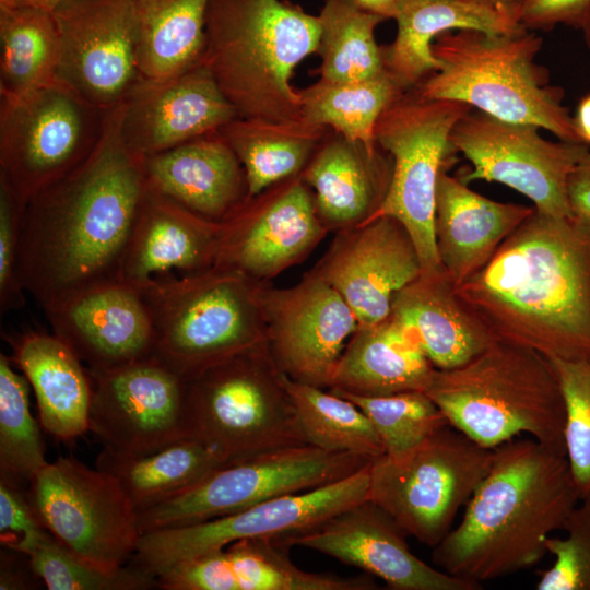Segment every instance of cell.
I'll return each mask as SVG.
<instances>
[{
  "mask_svg": "<svg viewBox=\"0 0 590 590\" xmlns=\"http://www.w3.org/2000/svg\"><path fill=\"white\" fill-rule=\"evenodd\" d=\"M283 538H252L180 562L157 575L165 590H374L371 576L309 573L288 556Z\"/></svg>",
  "mask_w": 590,
  "mask_h": 590,
  "instance_id": "cb8c5ba5",
  "label": "cell"
},
{
  "mask_svg": "<svg viewBox=\"0 0 590 590\" xmlns=\"http://www.w3.org/2000/svg\"><path fill=\"white\" fill-rule=\"evenodd\" d=\"M435 369L389 315L374 324H358L338 361L329 389L366 397L425 392Z\"/></svg>",
  "mask_w": 590,
  "mask_h": 590,
  "instance_id": "1f68e13d",
  "label": "cell"
},
{
  "mask_svg": "<svg viewBox=\"0 0 590 590\" xmlns=\"http://www.w3.org/2000/svg\"><path fill=\"white\" fill-rule=\"evenodd\" d=\"M187 437L228 463L308 445L267 345L249 350L187 379Z\"/></svg>",
  "mask_w": 590,
  "mask_h": 590,
  "instance_id": "ba28073f",
  "label": "cell"
},
{
  "mask_svg": "<svg viewBox=\"0 0 590 590\" xmlns=\"http://www.w3.org/2000/svg\"><path fill=\"white\" fill-rule=\"evenodd\" d=\"M435 39L438 68L418 84L420 96L462 102L497 119L585 143L562 103L564 91L548 83L547 72L534 60L542 47L539 35L527 28L508 35L457 30Z\"/></svg>",
  "mask_w": 590,
  "mask_h": 590,
  "instance_id": "8992f818",
  "label": "cell"
},
{
  "mask_svg": "<svg viewBox=\"0 0 590 590\" xmlns=\"http://www.w3.org/2000/svg\"><path fill=\"white\" fill-rule=\"evenodd\" d=\"M565 402V451L579 499L590 500V357L548 358Z\"/></svg>",
  "mask_w": 590,
  "mask_h": 590,
  "instance_id": "7bdbcfd3",
  "label": "cell"
},
{
  "mask_svg": "<svg viewBox=\"0 0 590 590\" xmlns=\"http://www.w3.org/2000/svg\"><path fill=\"white\" fill-rule=\"evenodd\" d=\"M567 196L573 215L590 223V151L582 156L570 173Z\"/></svg>",
  "mask_w": 590,
  "mask_h": 590,
  "instance_id": "c3c4849f",
  "label": "cell"
},
{
  "mask_svg": "<svg viewBox=\"0 0 590 590\" xmlns=\"http://www.w3.org/2000/svg\"><path fill=\"white\" fill-rule=\"evenodd\" d=\"M119 108L121 139L142 157L217 132L238 117L203 62L169 78H141Z\"/></svg>",
  "mask_w": 590,
  "mask_h": 590,
  "instance_id": "603a6c76",
  "label": "cell"
},
{
  "mask_svg": "<svg viewBox=\"0 0 590 590\" xmlns=\"http://www.w3.org/2000/svg\"><path fill=\"white\" fill-rule=\"evenodd\" d=\"M88 371V432L104 450L142 456L187 437V379L156 355Z\"/></svg>",
  "mask_w": 590,
  "mask_h": 590,
  "instance_id": "2e32d148",
  "label": "cell"
},
{
  "mask_svg": "<svg viewBox=\"0 0 590 590\" xmlns=\"http://www.w3.org/2000/svg\"><path fill=\"white\" fill-rule=\"evenodd\" d=\"M391 75L381 74L357 82L319 81L299 92L303 121L320 128L331 126L344 139L375 153V128L384 110L401 94Z\"/></svg>",
  "mask_w": 590,
  "mask_h": 590,
  "instance_id": "8d00e7d4",
  "label": "cell"
},
{
  "mask_svg": "<svg viewBox=\"0 0 590 590\" xmlns=\"http://www.w3.org/2000/svg\"><path fill=\"white\" fill-rule=\"evenodd\" d=\"M60 36L57 82L111 110L141 79L133 0H63L54 10Z\"/></svg>",
  "mask_w": 590,
  "mask_h": 590,
  "instance_id": "ac0fdd59",
  "label": "cell"
},
{
  "mask_svg": "<svg viewBox=\"0 0 590 590\" xmlns=\"http://www.w3.org/2000/svg\"><path fill=\"white\" fill-rule=\"evenodd\" d=\"M343 141L327 144L300 177L314 189L318 216L329 232L370 220L381 205L392 176V161Z\"/></svg>",
  "mask_w": 590,
  "mask_h": 590,
  "instance_id": "4dcf8cb0",
  "label": "cell"
},
{
  "mask_svg": "<svg viewBox=\"0 0 590 590\" xmlns=\"http://www.w3.org/2000/svg\"><path fill=\"white\" fill-rule=\"evenodd\" d=\"M539 127L509 122L472 108L457 122L450 134L455 150L471 162L464 184L496 181L510 187L533 202L541 213L574 216L567 196L570 173L589 152L580 142L548 141Z\"/></svg>",
  "mask_w": 590,
  "mask_h": 590,
  "instance_id": "9a60e30c",
  "label": "cell"
},
{
  "mask_svg": "<svg viewBox=\"0 0 590 590\" xmlns=\"http://www.w3.org/2000/svg\"><path fill=\"white\" fill-rule=\"evenodd\" d=\"M470 109L462 102L401 93L375 128L376 143L390 154L393 166L387 194L371 219L387 215L403 224L425 273L442 269L434 231L437 180L453 149L451 131Z\"/></svg>",
  "mask_w": 590,
  "mask_h": 590,
  "instance_id": "30bf717a",
  "label": "cell"
},
{
  "mask_svg": "<svg viewBox=\"0 0 590 590\" xmlns=\"http://www.w3.org/2000/svg\"><path fill=\"white\" fill-rule=\"evenodd\" d=\"M493 450L461 521L432 554L437 568L477 586L538 564L580 502L566 456L530 437Z\"/></svg>",
  "mask_w": 590,
  "mask_h": 590,
  "instance_id": "3957f363",
  "label": "cell"
},
{
  "mask_svg": "<svg viewBox=\"0 0 590 590\" xmlns=\"http://www.w3.org/2000/svg\"><path fill=\"white\" fill-rule=\"evenodd\" d=\"M310 271L344 298L358 324L367 326L389 317L394 295L422 273V266L408 229L382 215L335 232Z\"/></svg>",
  "mask_w": 590,
  "mask_h": 590,
  "instance_id": "ffe728a7",
  "label": "cell"
},
{
  "mask_svg": "<svg viewBox=\"0 0 590 590\" xmlns=\"http://www.w3.org/2000/svg\"><path fill=\"white\" fill-rule=\"evenodd\" d=\"M219 132L243 165L249 199L300 175L309 162L319 128L304 121L271 123L237 117Z\"/></svg>",
  "mask_w": 590,
  "mask_h": 590,
  "instance_id": "d590c367",
  "label": "cell"
},
{
  "mask_svg": "<svg viewBox=\"0 0 590 590\" xmlns=\"http://www.w3.org/2000/svg\"><path fill=\"white\" fill-rule=\"evenodd\" d=\"M565 538L546 540L553 565L539 573L538 590H590V500H580L565 522Z\"/></svg>",
  "mask_w": 590,
  "mask_h": 590,
  "instance_id": "ee69618b",
  "label": "cell"
},
{
  "mask_svg": "<svg viewBox=\"0 0 590 590\" xmlns=\"http://www.w3.org/2000/svg\"><path fill=\"white\" fill-rule=\"evenodd\" d=\"M143 166L150 189L213 222L248 199L243 165L219 131L145 156Z\"/></svg>",
  "mask_w": 590,
  "mask_h": 590,
  "instance_id": "d4e9b609",
  "label": "cell"
},
{
  "mask_svg": "<svg viewBox=\"0 0 590 590\" xmlns=\"http://www.w3.org/2000/svg\"><path fill=\"white\" fill-rule=\"evenodd\" d=\"M392 19L398 32L382 51L386 71L403 90L421 83L438 68L433 39L453 30L514 34L526 28L519 11L472 0H399Z\"/></svg>",
  "mask_w": 590,
  "mask_h": 590,
  "instance_id": "f1b7e54d",
  "label": "cell"
},
{
  "mask_svg": "<svg viewBox=\"0 0 590 590\" xmlns=\"http://www.w3.org/2000/svg\"><path fill=\"white\" fill-rule=\"evenodd\" d=\"M24 205L0 186V312L25 305V291L17 274L21 221Z\"/></svg>",
  "mask_w": 590,
  "mask_h": 590,
  "instance_id": "f6af8a7d",
  "label": "cell"
},
{
  "mask_svg": "<svg viewBox=\"0 0 590 590\" xmlns=\"http://www.w3.org/2000/svg\"><path fill=\"white\" fill-rule=\"evenodd\" d=\"M7 340L35 394L42 427L64 442L88 432L91 376L73 351L52 332L27 330Z\"/></svg>",
  "mask_w": 590,
  "mask_h": 590,
  "instance_id": "f546056e",
  "label": "cell"
},
{
  "mask_svg": "<svg viewBox=\"0 0 590 590\" xmlns=\"http://www.w3.org/2000/svg\"><path fill=\"white\" fill-rule=\"evenodd\" d=\"M146 189L143 157L121 139L118 105L92 153L24 204L17 274L25 293L44 309L73 292L121 280Z\"/></svg>",
  "mask_w": 590,
  "mask_h": 590,
  "instance_id": "6da1fadb",
  "label": "cell"
},
{
  "mask_svg": "<svg viewBox=\"0 0 590 590\" xmlns=\"http://www.w3.org/2000/svg\"><path fill=\"white\" fill-rule=\"evenodd\" d=\"M210 0H133L141 78L164 79L202 62Z\"/></svg>",
  "mask_w": 590,
  "mask_h": 590,
  "instance_id": "d6a6232c",
  "label": "cell"
},
{
  "mask_svg": "<svg viewBox=\"0 0 590 590\" xmlns=\"http://www.w3.org/2000/svg\"><path fill=\"white\" fill-rule=\"evenodd\" d=\"M494 457L449 424L399 456L369 463L368 499L418 542L436 546L473 495Z\"/></svg>",
  "mask_w": 590,
  "mask_h": 590,
  "instance_id": "9c48e42d",
  "label": "cell"
},
{
  "mask_svg": "<svg viewBox=\"0 0 590 590\" xmlns=\"http://www.w3.org/2000/svg\"><path fill=\"white\" fill-rule=\"evenodd\" d=\"M331 391L352 401L367 415L382 444L385 455L389 457H399L410 451L448 425L441 411L424 391L378 397Z\"/></svg>",
  "mask_w": 590,
  "mask_h": 590,
  "instance_id": "b9f144b4",
  "label": "cell"
},
{
  "mask_svg": "<svg viewBox=\"0 0 590 590\" xmlns=\"http://www.w3.org/2000/svg\"><path fill=\"white\" fill-rule=\"evenodd\" d=\"M8 548L26 555L34 574L49 590H148L158 587L156 577L131 563L106 569L83 559L45 528Z\"/></svg>",
  "mask_w": 590,
  "mask_h": 590,
  "instance_id": "ab89813d",
  "label": "cell"
},
{
  "mask_svg": "<svg viewBox=\"0 0 590 590\" xmlns=\"http://www.w3.org/2000/svg\"><path fill=\"white\" fill-rule=\"evenodd\" d=\"M59 61L52 11L0 5V97H21L56 83Z\"/></svg>",
  "mask_w": 590,
  "mask_h": 590,
  "instance_id": "e575fe53",
  "label": "cell"
},
{
  "mask_svg": "<svg viewBox=\"0 0 590 590\" xmlns=\"http://www.w3.org/2000/svg\"><path fill=\"white\" fill-rule=\"evenodd\" d=\"M28 496L43 527L83 559L117 569L133 556L138 512L113 474L59 457L31 481Z\"/></svg>",
  "mask_w": 590,
  "mask_h": 590,
  "instance_id": "4fadbf2b",
  "label": "cell"
},
{
  "mask_svg": "<svg viewBox=\"0 0 590 590\" xmlns=\"http://www.w3.org/2000/svg\"><path fill=\"white\" fill-rule=\"evenodd\" d=\"M284 381L308 445L370 460L385 453L371 422L352 401L285 375Z\"/></svg>",
  "mask_w": 590,
  "mask_h": 590,
  "instance_id": "f35d334b",
  "label": "cell"
},
{
  "mask_svg": "<svg viewBox=\"0 0 590 590\" xmlns=\"http://www.w3.org/2000/svg\"><path fill=\"white\" fill-rule=\"evenodd\" d=\"M221 223L206 220L148 187L125 256L121 280L141 287L173 271L215 264Z\"/></svg>",
  "mask_w": 590,
  "mask_h": 590,
  "instance_id": "484cf974",
  "label": "cell"
},
{
  "mask_svg": "<svg viewBox=\"0 0 590 590\" xmlns=\"http://www.w3.org/2000/svg\"><path fill=\"white\" fill-rule=\"evenodd\" d=\"M63 0H0V5L36 7L52 11Z\"/></svg>",
  "mask_w": 590,
  "mask_h": 590,
  "instance_id": "f5cc1de1",
  "label": "cell"
},
{
  "mask_svg": "<svg viewBox=\"0 0 590 590\" xmlns=\"http://www.w3.org/2000/svg\"><path fill=\"white\" fill-rule=\"evenodd\" d=\"M534 206L491 200L440 172L434 231L440 267L459 285L480 271Z\"/></svg>",
  "mask_w": 590,
  "mask_h": 590,
  "instance_id": "4316f807",
  "label": "cell"
},
{
  "mask_svg": "<svg viewBox=\"0 0 590 590\" xmlns=\"http://www.w3.org/2000/svg\"><path fill=\"white\" fill-rule=\"evenodd\" d=\"M0 354V476L31 483L48 462L37 421L30 409V384Z\"/></svg>",
  "mask_w": 590,
  "mask_h": 590,
  "instance_id": "60d3db41",
  "label": "cell"
},
{
  "mask_svg": "<svg viewBox=\"0 0 590 590\" xmlns=\"http://www.w3.org/2000/svg\"><path fill=\"white\" fill-rule=\"evenodd\" d=\"M17 552L8 547L1 552V590L32 588L28 574H34V571L32 568L22 569V563L15 560Z\"/></svg>",
  "mask_w": 590,
  "mask_h": 590,
  "instance_id": "681fc988",
  "label": "cell"
},
{
  "mask_svg": "<svg viewBox=\"0 0 590 590\" xmlns=\"http://www.w3.org/2000/svg\"><path fill=\"white\" fill-rule=\"evenodd\" d=\"M455 292L496 341L590 357V223L534 208Z\"/></svg>",
  "mask_w": 590,
  "mask_h": 590,
  "instance_id": "7a4b0ae2",
  "label": "cell"
},
{
  "mask_svg": "<svg viewBox=\"0 0 590 590\" xmlns=\"http://www.w3.org/2000/svg\"><path fill=\"white\" fill-rule=\"evenodd\" d=\"M22 485L0 476V539L4 547L44 529Z\"/></svg>",
  "mask_w": 590,
  "mask_h": 590,
  "instance_id": "bcb514c9",
  "label": "cell"
},
{
  "mask_svg": "<svg viewBox=\"0 0 590 590\" xmlns=\"http://www.w3.org/2000/svg\"><path fill=\"white\" fill-rule=\"evenodd\" d=\"M590 0H523L520 23L528 30L550 31L564 24L580 27Z\"/></svg>",
  "mask_w": 590,
  "mask_h": 590,
  "instance_id": "7dc6e473",
  "label": "cell"
},
{
  "mask_svg": "<svg viewBox=\"0 0 590 590\" xmlns=\"http://www.w3.org/2000/svg\"><path fill=\"white\" fill-rule=\"evenodd\" d=\"M408 535L378 505L359 502L285 542L331 556L385 581L392 590H476L481 587L427 565Z\"/></svg>",
  "mask_w": 590,
  "mask_h": 590,
  "instance_id": "7402d4cb",
  "label": "cell"
},
{
  "mask_svg": "<svg viewBox=\"0 0 590 590\" xmlns=\"http://www.w3.org/2000/svg\"><path fill=\"white\" fill-rule=\"evenodd\" d=\"M472 1L493 5V7L515 9L519 11L520 5L523 0H472Z\"/></svg>",
  "mask_w": 590,
  "mask_h": 590,
  "instance_id": "db71d44e",
  "label": "cell"
},
{
  "mask_svg": "<svg viewBox=\"0 0 590 590\" xmlns=\"http://www.w3.org/2000/svg\"><path fill=\"white\" fill-rule=\"evenodd\" d=\"M319 38L318 16L281 0H210L202 62L238 117L300 122L290 79Z\"/></svg>",
  "mask_w": 590,
  "mask_h": 590,
  "instance_id": "277c9868",
  "label": "cell"
},
{
  "mask_svg": "<svg viewBox=\"0 0 590 590\" xmlns=\"http://www.w3.org/2000/svg\"><path fill=\"white\" fill-rule=\"evenodd\" d=\"M386 17L355 0H324L318 16L321 81L357 82L386 71L375 28Z\"/></svg>",
  "mask_w": 590,
  "mask_h": 590,
  "instance_id": "74e56055",
  "label": "cell"
},
{
  "mask_svg": "<svg viewBox=\"0 0 590 590\" xmlns=\"http://www.w3.org/2000/svg\"><path fill=\"white\" fill-rule=\"evenodd\" d=\"M573 118L582 141L590 145V94L580 99Z\"/></svg>",
  "mask_w": 590,
  "mask_h": 590,
  "instance_id": "f907efd6",
  "label": "cell"
},
{
  "mask_svg": "<svg viewBox=\"0 0 590 590\" xmlns=\"http://www.w3.org/2000/svg\"><path fill=\"white\" fill-rule=\"evenodd\" d=\"M425 393L450 426L484 448L524 434L566 456L562 387L534 350L496 341L461 366L436 368Z\"/></svg>",
  "mask_w": 590,
  "mask_h": 590,
  "instance_id": "5b68a950",
  "label": "cell"
},
{
  "mask_svg": "<svg viewBox=\"0 0 590 590\" xmlns=\"http://www.w3.org/2000/svg\"><path fill=\"white\" fill-rule=\"evenodd\" d=\"M580 28L583 31L585 39L590 52V4L586 11Z\"/></svg>",
  "mask_w": 590,
  "mask_h": 590,
  "instance_id": "11a10c76",
  "label": "cell"
},
{
  "mask_svg": "<svg viewBox=\"0 0 590 590\" xmlns=\"http://www.w3.org/2000/svg\"><path fill=\"white\" fill-rule=\"evenodd\" d=\"M266 283L225 268L155 278L140 288L150 309L154 355L186 379L239 353L267 345Z\"/></svg>",
  "mask_w": 590,
  "mask_h": 590,
  "instance_id": "52a82bcc",
  "label": "cell"
},
{
  "mask_svg": "<svg viewBox=\"0 0 590 590\" xmlns=\"http://www.w3.org/2000/svg\"><path fill=\"white\" fill-rule=\"evenodd\" d=\"M268 351L294 381L329 389L333 370L358 321L344 298L307 271L290 287L261 291Z\"/></svg>",
  "mask_w": 590,
  "mask_h": 590,
  "instance_id": "e0dca14e",
  "label": "cell"
},
{
  "mask_svg": "<svg viewBox=\"0 0 590 590\" xmlns=\"http://www.w3.org/2000/svg\"><path fill=\"white\" fill-rule=\"evenodd\" d=\"M43 310L51 332L88 370H106L154 354L150 309L140 288L122 280L73 292Z\"/></svg>",
  "mask_w": 590,
  "mask_h": 590,
  "instance_id": "44dd1931",
  "label": "cell"
},
{
  "mask_svg": "<svg viewBox=\"0 0 590 590\" xmlns=\"http://www.w3.org/2000/svg\"><path fill=\"white\" fill-rule=\"evenodd\" d=\"M109 111L59 82L0 97V186L24 205L92 153Z\"/></svg>",
  "mask_w": 590,
  "mask_h": 590,
  "instance_id": "8fae6325",
  "label": "cell"
},
{
  "mask_svg": "<svg viewBox=\"0 0 590 590\" xmlns=\"http://www.w3.org/2000/svg\"><path fill=\"white\" fill-rule=\"evenodd\" d=\"M362 7L376 12L382 16L392 17L399 0H355Z\"/></svg>",
  "mask_w": 590,
  "mask_h": 590,
  "instance_id": "816d5d0a",
  "label": "cell"
},
{
  "mask_svg": "<svg viewBox=\"0 0 590 590\" xmlns=\"http://www.w3.org/2000/svg\"><path fill=\"white\" fill-rule=\"evenodd\" d=\"M369 463L316 489L281 496L197 523L146 531L140 535L130 563L156 577L177 563L243 539H286L314 530L342 510L368 499Z\"/></svg>",
  "mask_w": 590,
  "mask_h": 590,
  "instance_id": "5bb4252c",
  "label": "cell"
},
{
  "mask_svg": "<svg viewBox=\"0 0 590 590\" xmlns=\"http://www.w3.org/2000/svg\"><path fill=\"white\" fill-rule=\"evenodd\" d=\"M221 225L214 266L261 283L302 263L330 233L300 175L247 199Z\"/></svg>",
  "mask_w": 590,
  "mask_h": 590,
  "instance_id": "d6986e66",
  "label": "cell"
},
{
  "mask_svg": "<svg viewBox=\"0 0 590 590\" xmlns=\"http://www.w3.org/2000/svg\"><path fill=\"white\" fill-rule=\"evenodd\" d=\"M371 460L302 445L227 464L197 485L138 514L141 534L238 512L255 505L338 482Z\"/></svg>",
  "mask_w": 590,
  "mask_h": 590,
  "instance_id": "7c38bea8",
  "label": "cell"
},
{
  "mask_svg": "<svg viewBox=\"0 0 590 590\" xmlns=\"http://www.w3.org/2000/svg\"><path fill=\"white\" fill-rule=\"evenodd\" d=\"M390 316L437 369L465 364L496 342L444 272H422L396 295Z\"/></svg>",
  "mask_w": 590,
  "mask_h": 590,
  "instance_id": "83f0119b",
  "label": "cell"
},
{
  "mask_svg": "<svg viewBox=\"0 0 590 590\" xmlns=\"http://www.w3.org/2000/svg\"><path fill=\"white\" fill-rule=\"evenodd\" d=\"M227 464L215 450L189 437L142 456H117L103 449L96 460L97 469L120 482L138 514L197 485Z\"/></svg>",
  "mask_w": 590,
  "mask_h": 590,
  "instance_id": "836d02e7",
  "label": "cell"
}]
</instances>
